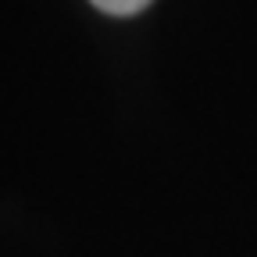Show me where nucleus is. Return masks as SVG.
Segmentation results:
<instances>
[{
  "label": "nucleus",
  "mask_w": 257,
  "mask_h": 257,
  "mask_svg": "<svg viewBox=\"0 0 257 257\" xmlns=\"http://www.w3.org/2000/svg\"><path fill=\"white\" fill-rule=\"evenodd\" d=\"M93 8H100L104 15H114V18H125V15H136L143 11L150 0H89Z\"/></svg>",
  "instance_id": "1"
}]
</instances>
